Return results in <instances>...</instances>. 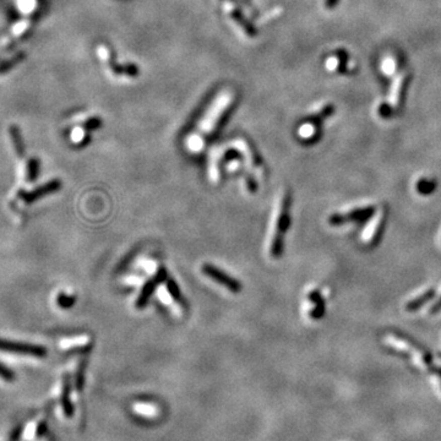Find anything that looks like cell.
Returning a JSON list of instances; mask_svg holds the SVG:
<instances>
[{
  "instance_id": "21",
  "label": "cell",
  "mask_w": 441,
  "mask_h": 441,
  "mask_svg": "<svg viewBox=\"0 0 441 441\" xmlns=\"http://www.w3.org/2000/svg\"><path fill=\"white\" fill-rule=\"evenodd\" d=\"M166 285H167V289H168L169 294L173 297L175 301L182 302V293H180L179 287H178L177 283H175L174 281H172V279H167Z\"/></svg>"
},
{
  "instance_id": "19",
  "label": "cell",
  "mask_w": 441,
  "mask_h": 441,
  "mask_svg": "<svg viewBox=\"0 0 441 441\" xmlns=\"http://www.w3.org/2000/svg\"><path fill=\"white\" fill-rule=\"evenodd\" d=\"M56 303L63 309H67V308H71L75 304V298L72 296L65 293H59L56 297Z\"/></svg>"
},
{
  "instance_id": "23",
  "label": "cell",
  "mask_w": 441,
  "mask_h": 441,
  "mask_svg": "<svg viewBox=\"0 0 441 441\" xmlns=\"http://www.w3.org/2000/svg\"><path fill=\"white\" fill-rule=\"evenodd\" d=\"M396 69V63L392 58H386L384 63L381 64V70L386 74V75H391Z\"/></svg>"
},
{
  "instance_id": "17",
  "label": "cell",
  "mask_w": 441,
  "mask_h": 441,
  "mask_svg": "<svg viewBox=\"0 0 441 441\" xmlns=\"http://www.w3.org/2000/svg\"><path fill=\"white\" fill-rule=\"evenodd\" d=\"M38 169H39L38 161H37L36 158H31V160L27 162V167H26L27 182H33V180L36 179L37 174H38Z\"/></svg>"
},
{
  "instance_id": "1",
  "label": "cell",
  "mask_w": 441,
  "mask_h": 441,
  "mask_svg": "<svg viewBox=\"0 0 441 441\" xmlns=\"http://www.w3.org/2000/svg\"><path fill=\"white\" fill-rule=\"evenodd\" d=\"M290 195L285 194L282 199L281 210H279L278 218H277V230L275 236H273L272 243H271V256L273 259H278L281 257L283 253V240L284 234L288 231L290 225Z\"/></svg>"
},
{
  "instance_id": "3",
  "label": "cell",
  "mask_w": 441,
  "mask_h": 441,
  "mask_svg": "<svg viewBox=\"0 0 441 441\" xmlns=\"http://www.w3.org/2000/svg\"><path fill=\"white\" fill-rule=\"evenodd\" d=\"M377 207L375 206H366V207H360L352 210L347 213H335L331 214L329 217V223L331 226H338L344 225L347 222H355L359 225H364L368 220L372 219L375 216Z\"/></svg>"
},
{
  "instance_id": "5",
  "label": "cell",
  "mask_w": 441,
  "mask_h": 441,
  "mask_svg": "<svg viewBox=\"0 0 441 441\" xmlns=\"http://www.w3.org/2000/svg\"><path fill=\"white\" fill-rule=\"evenodd\" d=\"M202 272L207 277H210L211 279H213V281L218 282L219 284L225 285V287L227 288V289H230L231 292L238 293L242 290V284H240L238 279L232 278L231 276H228L227 273L220 271L219 268L214 267L213 265L211 264L202 265Z\"/></svg>"
},
{
  "instance_id": "11",
  "label": "cell",
  "mask_w": 441,
  "mask_h": 441,
  "mask_svg": "<svg viewBox=\"0 0 441 441\" xmlns=\"http://www.w3.org/2000/svg\"><path fill=\"white\" fill-rule=\"evenodd\" d=\"M309 301L314 303L313 310L310 312V318L315 319H321L325 314V301L321 297V294L319 290H313L309 293Z\"/></svg>"
},
{
  "instance_id": "24",
  "label": "cell",
  "mask_w": 441,
  "mask_h": 441,
  "mask_svg": "<svg viewBox=\"0 0 441 441\" xmlns=\"http://www.w3.org/2000/svg\"><path fill=\"white\" fill-rule=\"evenodd\" d=\"M47 431H48L47 420H41V422L37 424V426H36L35 437L36 439H41V437H43L44 435L47 434Z\"/></svg>"
},
{
  "instance_id": "28",
  "label": "cell",
  "mask_w": 441,
  "mask_h": 441,
  "mask_svg": "<svg viewBox=\"0 0 441 441\" xmlns=\"http://www.w3.org/2000/svg\"><path fill=\"white\" fill-rule=\"evenodd\" d=\"M441 310V297L439 299H437L436 302H435L434 304L431 305L430 309H429V313L431 314V315H434V314H437Z\"/></svg>"
},
{
  "instance_id": "4",
  "label": "cell",
  "mask_w": 441,
  "mask_h": 441,
  "mask_svg": "<svg viewBox=\"0 0 441 441\" xmlns=\"http://www.w3.org/2000/svg\"><path fill=\"white\" fill-rule=\"evenodd\" d=\"M0 350L15 353V354L31 355V357L37 358H43L47 355V349L42 346L24 343V342L3 340V338H0Z\"/></svg>"
},
{
  "instance_id": "27",
  "label": "cell",
  "mask_w": 441,
  "mask_h": 441,
  "mask_svg": "<svg viewBox=\"0 0 441 441\" xmlns=\"http://www.w3.org/2000/svg\"><path fill=\"white\" fill-rule=\"evenodd\" d=\"M245 182H247V185H248L249 190H250L251 193H254V191H256V189H257L256 180L254 179V178L251 177V175H247V177H245Z\"/></svg>"
},
{
  "instance_id": "13",
  "label": "cell",
  "mask_w": 441,
  "mask_h": 441,
  "mask_svg": "<svg viewBox=\"0 0 441 441\" xmlns=\"http://www.w3.org/2000/svg\"><path fill=\"white\" fill-rule=\"evenodd\" d=\"M9 135L11 137V142H13L14 151L18 155L19 158L24 156L25 147H24V141H22L21 136V130L18 125H10L9 126Z\"/></svg>"
},
{
  "instance_id": "26",
  "label": "cell",
  "mask_w": 441,
  "mask_h": 441,
  "mask_svg": "<svg viewBox=\"0 0 441 441\" xmlns=\"http://www.w3.org/2000/svg\"><path fill=\"white\" fill-rule=\"evenodd\" d=\"M338 64H340V59L337 56H331L329 60H327L326 66L330 71H333V70H337Z\"/></svg>"
},
{
  "instance_id": "9",
  "label": "cell",
  "mask_w": 441,
  "mask_h": 441,
  "mask_svg": "<svg viewBox=\"0 0 441 441\" xmlns=\"http://www.w3.org/2000/svg\"><path fill=\"white\" fill-rule=\"evenodd\" d=\"M435 294H436V290L432 289V288H430V289H426L425 292L420 294V296L415 297V298L412 299V301L407 302L406 310L407 312H417L418 309L424 307L428 302H430L435 297Z\"/></svg>"
},
{
  "instance_id": "10",
  "label": "cell",
  "mask_w": 441,
  "mask_h": 441,
  "mask_svg": "<svg viewBox=\"0 0 441 441\" xmlns=\"http://www.w3.org/2000/svg\"><path fill=\"white\" fill-rule=\"evenodd\" d=\"M31 33V24L30 22H25V24H22V26L18 32L15 33L11 38L8 41V43L5 44L4 48H3V50L4 52H10V50H13L14 48L18 47L20 43H21L22 41H24L26 37Z\"/></svg>"
},
{
  "instance_id": "8",
  "label": "cell",
  "mask_w": 441,
  "mask_h": 441,
  "mask_svg": "<svg viewBox=\"0 0 441 441\" xmlns=\"http://www.w3.org/2000/svg\"><path fill=\"white\" fill-rule=\"evenodd\" d=\"M70 392H71V384H70V377L65 375L63 378V384H61V396H60V404L63 413L66 418H71L74 415V406L70 400Z\"/></svg>"
},
{
  "instance_id": "7",
  "label": "cell",
  "mask_w": 441,
  "mask_h": 441,
  "mask_svg": "<svg viewBox=\"0 0 441 441\" xmlns=\"http://www.w3.org/2000/svg\"><path fill=\"white\" fill-rule=\"evenodd\" d=\"M60 185H61L60 180H56V179L52 180V182L46 183L44 185L39 186V188H37L32 191H28V193H26V191H20L19 197L21 200H24L25 202L31 203V202L36 201V200L41 199V197L46 196V195H48V194L55 193L56 190H59V189H60Z\"/></svg>"
},
{
  "instance_id": "25",
  "label": "cell",
  "mask_w": 441,
  "mask_h": 441,
  "mask_svg": "<svg viewBox=\"0 0 441 441\" xmlns=\"http://www.w3.org/2000/svg\"><path fill=\"white\" fill-rule=\"evenodd\" d=\"M22 431H24V426H22V425L16 426V428L14 429L13 431H11V434H10V436H9V441H20V440H21Z\"/></svg>"
},
{
  "instance_id": "18",
  "label": "cell",
  "mask_w": 441,
  "mask_h": 441,
  "mask_svg": "<svg viewBox=\"0 0 441 441\" xmlns=\"http://www.w3.org/2000/svg\"><path fill=\"white\" fill-rule=\"evenodd\" d=\"M85 369H86V360L83 359L79 364L78 370H76V379H75V385L78 391H81L84 389V383H85Z\"/></svg>"
},
{
  "instance_id": "22",
  "label": "cell",
  "mask_w": 441,
  "mask_h": 441,
  "mask_svg": "<svg viewBox=\"0 0 441 441\" xmlns=\"http://www.w3.org/2000/svg\"><path fill=\"white\" fill-rule=\"evenodd\" d=\"M0 379H3L7 383H13L15 380V373L8 366H5L4 364L0 363Z\"/></svg>"
},
{
  "instance_id": "15",
  "label": "cell",
  "mask_w": 441,
  "mask_h": 441,
  "mask_svg": "<svg viewBox=\"0 0 441 441\" xmlns=\"http://www.w3.org/2000/svg\"><path fill=\"white\" fill-rule=\"evenodd\" d=\"M25 56H26V53L19 52V53H16V54H14L13 56H10V58L0 61V75L8 72L9 70L13 69L14 66H16V65L21 63V61L25 59Z\"/></svg>"
},
{
  "instance_id": "16",
  "label": "cell",
  "mask_w": 441,
  "mask_h": 441,
  "mask_svg": "<svg viewBox=\"0 0 441 441\" xmlns=\"http://www.w3.org/2000/svg\"><path fill=\"white\" fill-rule=\"evenodd\" d=\"M415 189H417L418 194L420 195H430L436 190V182L434 179H428V178H420L415 184Z\"/></svg>"
},
{
  "instance_id": "2",
  "label": "cell",
  "mask_w": 441,
  "mask_h": 441,
  "mask_svg": "<svg viewBox=\"0 0 441 441\" xmlns=\"http://www.w3.org/2000/svg\"><path fill=\"white\" fill-rule=\"evenodd\" d=\"M232 102V95L230 92H222L217 97V100L213 102V104L210 107L207 112V117H205V119L202 120L201 125H200V135L196 138V141L199 138H201L202 135L210 134L212 130L214 129V125L218 123L220 115L223 114L227 107L230 106Z\"/></svg>"
},
{
  "instance_id": "12",
  "label": "cell",
  "mask_w": 441,
  "mask_h": 441,
  "mask_svg": "<svg viewBox=\"0 0 441 441\" xmlns=\"http://www.w3.org/2000/svg\"><path fill=\"white\" fill-rule=\"evenodd\" d=\"M385 225H386V213L385 212H383L381 213V216L379 217V219L377 220V225H375L374 230L372 231V233H370V239H369V244L370 247H377L379 243L381 242V239H383V234L384 231H385Z\"/></svg>"
},
{
  "instance_id": "6",
  "label": "cell",
  "mask_w": 441,
  "mask_h": 441,
  "mask_svg": "<svg viewBox=\"0 0 441 441\" xmlns=\"http://www.w3.org/2000/svg\"><path fill=\"white\" fill-rule=\"evenodd\" d=\"M167 277H168L167 271L163 267H161L160 270H158L157 275L155 276L152 279H150V281L146 282L145 285L142 287V289H141L140 296L137 297L136 303H135V307H136L137 309H142V308L145 307V305L147 304V302H149V299L151 298V296H152V293H154L156 285L158 283H161V282L167 281Z\"/></svg>"
},
{
  "instance_id": "14",
  "label": "cell",
  "mask_w": 441,
  "mask_h": 441,
  "mask_svg": "<svg viewBox=\"0 0 441 441\" xmlns=\"http://www.w3.org/2000/svg\"><path fill=\"white\" fill-rule=\"evenodd\" d=\"M403 80H404V74H398V75L396 76L394 83H392L391 91H390V97H389V102L392 107L397 106L398 100H400V92L401 89H402Z\"/></svg>"
},
{
  "instance_id": "20",
  "label": "cell",
  "mask_w": 441,
  "mask_h": 441,
  "mask_svg": "<svg viewBox=\"0 0 441 441\" xmlns=\"http://www.w3.org/2000/svg\"><path fill=\"white\" fill-rule=\"evenodd\" d=\"M316 134V126L313 123H307L301 126L299 129V135L303 138H313Z\"/></svg>"
}]
</instances>
